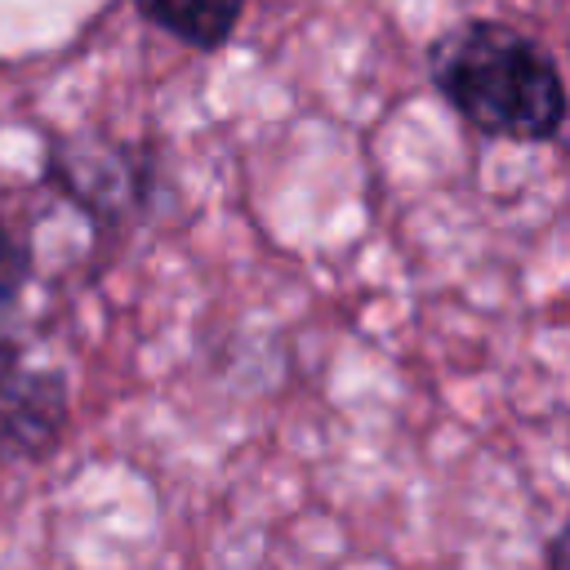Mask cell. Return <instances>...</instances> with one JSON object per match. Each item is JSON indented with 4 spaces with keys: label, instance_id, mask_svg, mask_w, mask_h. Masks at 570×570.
Returning a JSON list of instances; mask_svg holds the SVG:
<instances>
[{
    "label": "cell",
    "instance_id": "1",
    "mask_svg": "<svg viewBox=\"0 0 570 570\" xmlns=\"http://www.w3.org/2000/svg\"><path fill=\"white\" fill-rule=\"evenodd\" d=\"M428 80L485 138L552 142L570 120V89L557 58L534 36L494 18L445 27L428 45Z\"/></svg>",
    "mask_w": 570,
    "mask_h": 570
},
{
    "label": "cell",
    "instance_id": "2",
    "mask_svg": "<svg viewBox=\"0 0 570 570\" xmlns=\"http://www.w3.org/2000/svg\"><path fill=\"white\" fill-rule=\"evenodd\" d=\"M45 183L94 227L98 240L125 236L160 191L156 147L116 134H71L49 142Z\"/></svg>",
    "mask_w": 570,
    "mask_h": 570
},
{
    "label": "cell",
    "instance_id": "3",
    "mask_svg": "<svg viewBox=\"0 0 570 570\" xmlns=\"http://www.w3.org/2000/svg\"><path fill=\"white\" fill-rule=\"evenodd\" d=\"M71 423V387L62 370L0 356V463L49 459Z\"/></svg>",
    "mask_w": 570,
    "mask_h": 570
},
{
    "label": "cell",
    "instance_id": "4",
    "mask_svg": "<svg viewBox=\"0 0 570 570\" xmlns=\"http://www.w3.org/2000/svg\"><path fill=\"white\" fill-rule=\"evenodd\" d=\"M134 9L142 22L174 36L178 45L214 53L236 36L245 0H134Z\"/></svg>",
    "mask_w": 570,
    "mask_h": 570
},
{
    "label": "cell",
    "instance_id": "5",
    "mask_svg": "<svg viewBox=\"0 0 570 570\" xmlns=\"http://www.w3.org/2000/svg\"><path fill=\"white\" fill-rule=\"evenodd\" d=\"M27 285H31V245L22 227L9 218V209L0 205V321L18 307Z\"/></svg>",
    "mask_w": 570,
    "mask_h": 570
},
{
    "label": "cell",
    "instance_id": "6",
    "mask_svg": "<svg viewBox=\"0 0 570 570\" xmlns=\"http://www.w3.org/2000/svg\"><path fill=\"white\" fill-rule=\"evenodd\" d=\"M543 561L552 566V570H570V517L557 525V534L543 543Z\"/></svg>",
    "mask_w": 570,
    "mask_h": 570
}]
</instances>
